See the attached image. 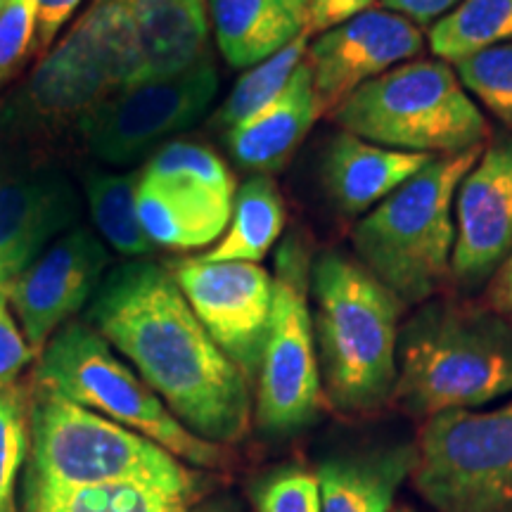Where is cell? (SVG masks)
Returning <instances> with one entry per match:
<instances>
[{
  "label": "cell",
  "mask_w": 512,
  "mask_h": 512,
  "mask_svg": "<svg viewBox=\"0 0 512 512\" xmlns=\"http://www.w3.org/2000/svg\"><path fill=\"white\" fill-rule=\"evenodd\" d=\"M256 512H320L316 472L302 465H283L268 472L252 489Z\"/></svg>",
  "instance_id": "4dcf8cb0"
},
{
  "label": "cell",
  "mask_w": 512,
  "mask_h": 512,
  "mask_svg": "<svg viewBox=\"0 0 512 512\" xmlns=\"http://www.w3.org/2000/svg\"><path fill=\"white\" fill-rule=\"evenodd\" d=\"M512 394V323L489 304L430 299L399 330L394 399L413 418Z\"/></svg>",
  "instance_id": "3957f363"
},
{
  "label": "cell",
  "mask_w": 512,
  "mask_h": 512,
  "mask_svg": "<svg viewBox=\"0 0 512 512\" xmlns=\"http://www.w3.org/2000/svg\"><path fill=\"white\" fill-rule=\"evenodd\" d=\"M36 3L8 0L0 10V86L10 81L24 57L34 53Z\"/></svg>",
  "instance_id": "1f68e13d"
},
{
  "label": "cell",
  "mask_w": 512,
  "mask_h": 512,
  "mask_svg": "<svg viewBox=\"0 0 512 512\" xmlns=\"http://www.w3.org/2000/svg\"><path fill=\"white\" fill-rule=\"evenodd\" d=\"M138 181L140 174H102V171H88L83 178L95 228L124 256H147L155 249L138 219Z\"/></svg>",
  "instance_id": "484cf974"
},
{
  "label": "cell",
  "mask_w": 512,
  "mask_h": 512,
  "mask_svg": "<svg viewBox=\"0 0 512 512\" xmlns=\"http://www.w3.org/2000/svg\"><path fill=\"white\" fill-rule=\"evenodd\" d=\"M202 479V472L190 470L143 434L38 387L29 408L27 484H192Z\"/></svg>",
  "instance_id": "8992f818"
},
{
  "label": "cell",
  "mask_w": 512,
  "mask_h": 512,
  "mask_svg": "<svg viewBox=\"0 0 512 512\" xmlns=\"http://www.w3.org/2000/svg\"><path fill=\"white\" fill-rule=\"evenodd\" d=\"M36 377L38 387L143 434L185 465L209 470L226 460L221 444L190 432L143 377L112 354L110 342L88 325L67 323L57 330L41 351Z\"/></svg>",
  "instance_id": "52a82bcc"
},
{
  "label": "cell",
  "mask_w": 512,
  "mask_h": 512,
  "mask_svg": "<svg viewBox=\"0 0 512 512\" xmlns=\"http://www.w3.org/2000/svg\"><path fill=\"white\" fill-rule=\"evenodd\" d=\"M512 256V133L482 147L456 197L451 280L463 290L489 285Z\"/></svg>",
  "instance_id": "5bb4252c"
},
{
  "label": "cell",
  "mask_w": 512,
  "mask_h": 512,
  "mask_svg": "<svg viewBox=\"0 0 512 512\" xmlns=\"http://www.w3.org/2000/svg\"><path fill=\"white\" fill-rule=\"evenodd\" d=\"M34 351L12 320L5 292H0V387H8L29 366Z\"/></svg>",
  "instance_id": "d6a6232c"
},
{
  "label": "cell",
  "mask_w": 512,
  "mask_h": 512,
  "mask_svg": "<svg viewBox=\"0 0 512 512\" xmlns=\"http://www.w3.org/2000/svg\"><path fill=\"white\" fill-rule=\"evenodd\" d=\"M204 489H207V479L192 484H24V512H188L204 496Z\"/></svg>",
  "instance_id": "44dd1931"
},
{
  "label": "cell",
  "mask_w": 512,
  "mask_h": 512,
  "mask_svg": "<svg viewBox=\"0 0 512 512\" xmlns=\"http://www.w3.org/2000/svg\"><path fill=\"white\" fill-rule=\"evenodd\" d=\"M140 176L162 185L221 228L230 223L235 192H238L235 178L226 162L209 147L188 140L166 143Z\"/></svg>",
  "instance_id": "7402d4cb"
},
{
  "label": "cell",
  "mask_w": 512,
  "mask_h": 512,
  "mask_svg": "<svg viewBox=\"0 0 512 512\" xmlns=\"http://www.w3.org/2000/svg\"><path fill=\"white\" fill-rule=\"evenodd\" d=\"M171 275L204 330L249 382L259 375L273 313V275L259 264L183 259Z\"/></svg>",
  "instance_id": "7c38bea8"
},
{
  "label": "cell",
  "mask_w": 512,
  "mask_h": 512,
  "mask_svg": "<svg viewBox=\"0 0 512 512\" xmlns=\"http://www.w3.org/2000/svg\"><path fill=\"white\" fill-rule=\"evenodd\" d=\"M422 48L425 36L418 24L384 8L363 10L325 29L306 50L320 112L332 114L351 93L415 60Z\"/></svg>",
  "instance_id": "4fadbf2b"
},
{
  "label": "cell",
  "mask_w": 512,
  "mask_h": 512,
  "mask_svg": "<svg viewBox=\"0 0 512 512\" xmlns=\"http://www.w3.org/2000/svg\"><path fill=\"white\" fill-rule=\"evenodd\" d=\"M29 453V406L15 384L0 387V512H17V472Z\"/></svg>",
  "instance_id": "f546056e"
},
{
  "label": "cell",
  "mask_w": 512,
  "mask_h": 512,
  "mask_svg": "<svg viewBox=\"0 0 512 512\" xmlns=\"http://www.w3.org/2000/svg\"><path fill=\"white\" fill-rule=\"evenodd\" d=\"M320 114L323 112L313 88V76L304 57L290 83L264 110L230 128L226 136L230 155L242 169L266 176L275 174L290 162Z\"/></svg>",
  "instance_id": "ac0fdd59"
},
{
  "label": "cell",
  "mask_w": 512,
  "mask_h": 512,
  "mask_svg": "<svg viewBox=\"0 0 512 512\" xmlns=\"http://www.w3.org/2000/svg\"><path fill=\"white\" fill-rule=\"evenodd\" d=\"M306 50H309V34L302 31L280 53H275L273 57H268V60L256 64L252 69H247L233 86V91H230L226 102L221 105V110L216 112L214 126L230 131V128L240 126L242 121L252 119L256 112L264 110L268 102L290 83L292 74L304 62Z\"/></svg>",
  "instance_id": "83f0119b"
},
{
  "label": "cell",
  "mask_w": 512,
  "mask_h": 512,
  "mask_svg": "<svg viewBox=\"0 0 512 512\" xmlns=\"http://www.w3.org/2000/svg\"><path fill=\"white\" fill-rule=\"evenodd\" d=\"M375 0H309L306 12V34H323L325 29L335 27L344 19L358 15V12L373 8Z\"/></svg>",
  "instance_id": "e575fe53"
},
{
  "label": "cell",
  "mask_w": 512,
  "mask_h": 512,
  "mask_svg": "<svg viewBox=\"0 0 512 512\" xmlns=\"http://www.w3.org/2000/svg\"><path fill=\"white\" fill-rule=\"evenodd\" d=\"M392 512H418V510H413V508H396Z\"/></svg>",
  "instance_id": "ab89813d"
},
{
  "label": "cell",
  "mask_w": 512,
  "mask_h": 512,
  "mask_svg": "<svg viewBox=\"0 0 512 512\" xmlns=\"http://www.w3.org/2000/svg\"><path fill=\"white\" fill-rule=\"evenodd\" d=\"M188 512H238V503L233 498H216V501L192 505Z\"/></svg>",
  "instance_id": "74e56055"
},
{
  "label": "cell",
  "mask_w": 512,
  "mask_h": 512,
  "mask_svg": "<svg viewBox=\"0 0 512 512\" xmlns=\"http://www.w3.org/2000/svg\"><path fill=\"white\" fill-rule=\"evenodd\" d=\"M285 228V204L271 176L254 174L235 192L230 228L219 245L202 254L209 264L247 261L256 264L271 252Z\"/></svg>",
  "instance_id": "cb8c5ba5"
},
{
  "label": "cell",
  "mask_w": 512,
  "mask_h": 512,
  "mask_svg": "<svg viewBox=\"0 0 512 512\" xmlns=\"http://www.w3.org/2000/svg\"><path fill=\"white\" fill-rule=\"evenodd\" d=\"M430 50L446 64L512 41V0H460L432 24Z\"/></svg>",
  "instance_id": "d4e9b609"
},
{
  "label": "cell",
  "mask_w": 512,
  "mask_h": 512,
  "mask_svg": "<svg viewBox=\"0 0 512 512\" xmlns=\"http://www.w3.org/2000/svg\"><path fill=\"white\" fill-rule=\"evenodd\" d=\"M86 316L190 432L214 444L245 437L249 380L204 330L169 268L145 259L117 266Z\"/></svg>",
  "instance_id": "6da1fadb"
},
{
  "label": "cell",
  "mask_w": 512,
  "mask_h": 512,
  "mask_svg": "<svg viewBox=\"0 0 512 512\" xmlns=\"http://www.w3.org/2000/svg\"><path fill=\"white\" fill-rule=\"evenodd\" d=\"M285 8L299 19V24H306V12H309V0H283Z\"/></svg>",
  "instance_id": "f35d334b"
},
{
  "label": "cell",
  "mask_w": 512,
  "mask_h": 512,
  "mask_svg": "<svg viewBox=\"0 0 512 512\" xmlns=\"http://www.w3.org/2000/svg\"><path fill=\"white\" fill-rule=\"evenodd\" d=\"M72 181L46 166L0 164V292L79 219Z\"/></svg>",
  "instance_id": "2e32d148"
},
{
  "label": "cell",
  "mask_w": 512,
  "mask_h": 512,
  "mask_svg": "<svg viewBox=\"0 0 512 512\" xmlns=\"http://www.w3.org/2000/svg\"><path fill=\"white\" fill-rule=\"evenodd\" d=\"M309 275L306 245L297 235L287 238L275 259L271 328L256 375V425L273 437L306 430L316 422L323 403Z\"/></svg>",
  "instance_id": "9c48e42d"
},
{
  "label": "cell",
  "mask_w": 512,
  "mask_h": 512,
  "mask_svg": "<svg viewBox=\"0 0 512 512\" xmlns=\"http://www.w3.org/2000/svg\"><path fill=\"white\" fill-rule=\"evenodd\" d=\"M430 159V155L392 150L342 131L330 140L325 152V190L344 214H368Z\"/></svg>",
  "instance_id": "d6986e66"
},
{
  "label": "cell",
  "mask_w": 512,
  "mask_h": 512,
  "mask_svg": "<svg viewBox=\"0 0 512 512\" xmlns=\"http://www.w3.org/2000/svg\"><path fill=\"white\" fill-rule=\"evenodd\" d=\"M36 3V41L34 53L43 55L53 46L64 24L74 17L83 0H34Z\"/></svg>",
  "instance_id": "836d02e7"
},
{
  "label": "cell",
  "mask_w": 512,
  "mask_h": 512,
  "mask_svg": "<svg viewBox=\"0 0 512 512\" xmlns=\"http://www.w3.org/2000/svg\"><path fill=\"white\" fill-rule=\"evenodd\" d=\"M140 83V57L124 0H95L31 76L27 107L36 117L81 114Z\"/></svg>",
  "instance_id": "30bf717a"
},
{
  "label": "cell",
  "mask_w": 512,
  "mask_h": 512,
  "mask_svg": "<svg viewBox=\"0 0 512 512\" xmlns=\"http://www.w3.org/2000/svg\"><path fill=\"white\" fill-rule=\"evenodd\" d=\"M415 463V441L361 446L323 458L316 470L320 512H392Z\"/></svg>",
  "instance_id": "e0dca14e"
},
{
  "label": "cell",
  "mask_w": 512,
  "mask_h": 512,
  "mask_svg": "<svg viewBox=\"0 0 512 512\" xmlns=\"http://www.w3.org/2000/svg\"><path fill=\"white\" fill-rule=\"evenodd\" d=\"M342 131L415 155L448 157L482 150L489 121L441 60H411L351 93L332 112Z\"/></svg>",
  "instance_id": "5b68a950"
},
{
  "label": "cell",
  "mask_w": 512,
  "mask_h": 512,
  "mask_svg": "<svg viewBox=\"0 0 512 512\" xmlns=\"http://www.w3.org/2000/svg\"><path fill=\"white\" fill-rule=\"evenodd\" d=\"M219 93V72L211 55L169 79L145 81L107 95L79 117L88 152L102 162L126 164L164 138L204 117Z\"/></svg>",
  "instance_id": "8fae6325"
},
{
  "label": "cell",
  "mask_w": 512,
  "mask_h": 512,
  "mask_svg": "<svg viewBox=\"0 0 512 512\" xmlns=\"http://www.w3.org/2000/svg\"><path fill=\"white\" fill-rule=\"evenodd\" d=\"M413 486L437 512H512V401L425 420Z\"/></svg>",
  "instance_id": "ba28073f"
},
{
  "label": "cell",
  "mask_w": 512,
  "mask_h": 512,
  "mask_svg": "<svg viewBox=\"0 0 512 512\" xmlns=\"http://www.w3.org/2000/svg\"><path fill=\"white\" fill-rule=\"evenodd\" d=\"M380 3L384 10H392L396 15L411 19L418 27H425L448 15L460 0H380Z\"/></svg>",
  "instance_id": "d590c367"
},
{
  "label": "cell",
  "mask_w": 512,
  "mask_h": 512,
  "mask_svg": "<svg viewBox=\"0 0 512 512\" xmlns=\"http://www.w3.org/2000/svg\"><path fill=\"white\" fill-rule=\"evenodd\" d=\"M5 3H8V0H0V10H3V5H5Z\"/></svg>",
  "instance_id": "60d3db41"
},
{
  "label": "cell",
  "mask_w": 512,
  "mask_h": 512,
  "mask_svg": "<svg viewBox=\"0 0 512 512\" xmlns=\"http://www.w3.org/2000/svg\"><path fill=\"white\" fill-rule=\"evenodd\" d=\"M110 254L91 230H67L46 252L5 287L22 335L41 354L50 335L81 309L102 283Z\"/></svg>",
  "instance_id": "9a60e30c"
},
{
  "label": "cell",
  "mask_w": 512,
  "mask_h": 512,
  "mask_svg": "<svg viewBox=\"0 0 512 512\" xmlns=\"http://www.w3.org/2000/svg\"><path fill=\"white\" fill-rule=\"evenodd\" d=\"M453 69L472 100L484 105L512 133V43L465 57Z\"/></svg>",
  "instance_id": "f1b7e54d"
},
{
  "label": "cell",
  "mask_w": 512,
  "mask_h": 512,
  "mask_svg": "<svg viewBox=\"0 0 512 512\" xmlns=\"http://www.w3.org/2000/svg\"><path fill=\"white\" fill-rule=\"evenodd\" d=\"M136 207L140 226L155 247L195 249L219 240L223 228L209 221L200 211L183 204L162 185L140 176L136 188Z\"/></svg>",
  "instance_id": "4316f807"
},
{
  "label": "cell",
  "mask_w": 512,
  "mask_h": 512,
  "mask_svg": "<svg viewBox=\"0 0 512 512\" xmlns=\"http://www.w3.org/2000/svg\"><path fill=\"white\" fill-rule=\"evenodd\" d=\"M489 306L496 309L512 323V256L498 268L494 278L489 280Z\"/></svg>",
  "instance_id": "8d00e7d4"
},
{
  "label": "cell",
  "mask_w": 512,
  "mask_h": 512,
  "mask_svg": "<svg viewBox=\"0 0 512 512\" xmlns=\"http://www.w3.org/2000/svg\"><path fill=\"white\" fill-rule=\"evenodd\" d=\"M309 292L325 399L347 415L380 411L394 399L403 304L337 249L311 261Z\"/></svg>",
  "instance_id": "7a4b0ae2"
},
{
  "label": "cell",
  "mask_w": 512,
  "mask_h": 512,
  "mask_svg": "<svg viewBox=\"0 0 512 512\" xmlns=\"http://www.w3.org/2000/svg\"><path fill=\"white\" fill-rule=\"evenodd\" d=\"M140 57V83L169 79L207 57V0H124Z\"/></svg>",
  "instance_id": "ffe728a7"
},
{
  "label": "cell",
  "mask_w": 512,
  "mask_h": 512,
  "mask_svg": "<svg viewBox=\"0 0 512 512\" xmlns=\"http://www.w3.org/2000/svg\"><path fill=\"white\" fill-rule=\"evenodd\" d=\"M216 43L230 67L252 69L302 34L283 0H207Z\"/></svg>",
  "instance_id": "603a6c76"
},
{
  "label": "cell",
  "mask_w": 512,
  "mask_h": 512,
  "mask_svg": "<svg viewBox=\"0 0 512 512\" xmlns=\"http://www.w3.org/2000/svg\"><path fill=\"white\" fill-rule=\"evenodd\" d=\"M479 152L432 157L399 190L370 209L351 233L358 261L403 306L430 302L451 280L456 197Z\"/></svg>",
  "instance_id": "277c9868"
}]
</instances>
